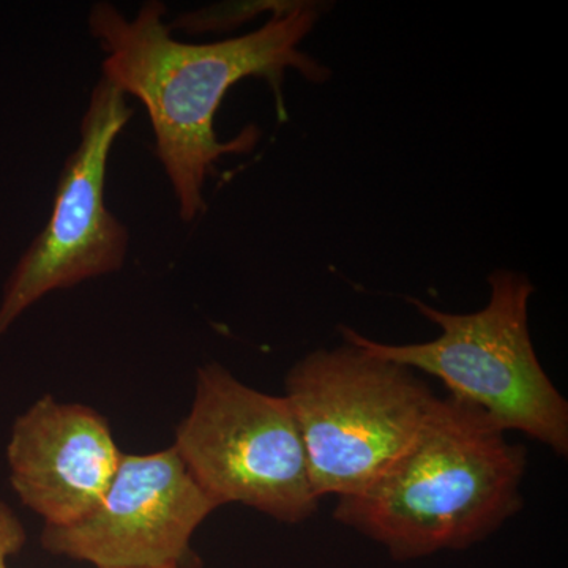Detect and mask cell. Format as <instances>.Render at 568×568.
Instances as JSON below:
<instances>
[{
    "mask_svg": "<svg viewBox=\"0 0 568 568\" xmlns=\"http://www.w3.org/2000/svg\"><path fill=\"white\" fill-rule=\"evenodd\" d=\"M321 11V3L294 2L257 31L194 44L174 39L159 0L145 2L133 20L111 3H93L88 22L108 54L103 78L148 110L155 153L173 185L182 222L192 223L204 212V183L215 163L227 153L252 151L260 138L253 126L233 141L216 138L213 121L231 88L245 78H264L280 93L287 69L312 82L331 77L327 67L301 50Z\"/></svg>",
    "mask_w": 568,
    "mask_h": 568,
    "instance_id": "cell-1",
    "label": "cell"
},
{
    "mask_svg": "<svg viewBox=\"0 0 568 568\" xmlns=\"http://www.w3.org/2000/svg\"><path fill=\"white\" fill-rule=\"evenodd\" d=\"M216 508L174 447L122 454L95 508L73 525L44 526L41 547L97 568H183L193 534Z\"/></svg>",
    "mask_w": 568,
    "mask_h": 568,
    "instance_id": "cell-7",
    "label": "cell"
},
{
    "mask_svg": "<svg viewBox=\"0 0 568 568\" xmlns=\"http://www.w3.org/2000/svg\"><path fill=\"white\" fill-rule=\"evenodd\" d=\"M160 568H179V567H160Z\"/></svg>",
    "mask_w": 568,
    "mask_h": 568,
    "instance_id": "cell-11",
    "label": "cell"
},
{
    "mask_svg": "<svg viewBox=\"0 0 568 568\" xmlns=\"http://www.w3.org/2000/svg\"><path fill=\"white\" fill-rule=\"evenodd\" d=\"M489 301L474 313H447L409 298L417 312L440 328L432 342L388 345L342 325L343 339L377 357L443 381L452 398L469 403L504 432L525 433L568 454V403L551 383L529 332L528 276L499 271L488 276Z\"/></svg>",
    "mask_w": 568,
    "mask_h": 568,
    "instance_id": "cell-3",
    "label": "cell"
},
{
    "mask_svg": "<svg viewBox=\"0 0 568 568\" xmlns=\"http://www.w3.org/2000/svg\"><path fill=\"white\" fill-rule=\"evenodd\" d=\"M26 540L21 519L6 503H0V568H9V559L21 551Z\"/></svg>",
    "mask_w": 568,
    "mask_h": 568,
    "instance_id": "cell-10",
    "label": "cell"
},
{
    "mask_svg": "<svg viewBox=\"0 0 568 568\" xmlns=\"http://www.w3.org/2000/svg\"><path fill=\"white\" fill-rule=\"evenodd\" d=\"M526 448L478 407L436 398L403 457L372 487L339 497L334 518L395 560L465 549L523 507Z\"/></svg>",
    "mask_w": 568,
    "mask_h": 568,
    "instance_id": "cell-2",
    "label": "cell"
},
{
    "mask_svg": "<svg viewBox=\"0 0 568 568\" xmlns=\"http://www.w3.org/2000/svg\"><path fill=\"white\" fill-rule=\"evenodd\" d=\"M173 447L219 507L242 504L286 525L316 514L321 497L290 403L245 386L215 362L197 372Z\"/></svg>",
    "mask_w": 568,
    "mask_h": 568,
    "instance_id": "cell-5",
    "label": "cell"
},
{
    "mask_svg": "<svg viewBox=\"0 0 568 568\" xmlns=\"http://www.w3.org/2000/svg\"><path fill=\"white\" fill-rule=\"evenodd\" d=\"M416 373L346 339L295 362L284 398L317 496L358 495L403 457L436 402Z\"/></svg>",
    "mask_w": 568,
    "mask_h": 568,
    "instance_id": "cell-4",
    "label": "cell"
},
{
    "mask_svg": "<svg viewBox=\"0 0 568 568\" xmlns=\"http://www.w3.org/2000/svg\"><path fill=\"white\" fill-rule=\"evenodd\" d=\"M121 457L99 410L50 395L14 420L7 446L13 491L54 528L73 525L95 508Z\"/></svg>",
    "mask_w": 568,
    "mask_h": 568,
    "instance_id": "cell-8",
    "label": "cell"
},
{
    "mask_svg": "<svg viewBox=\"0 0 568 568\" xmlns=\"http://www.w3.org/2000/svg\"><path fill=\"white\" fill-rule=\"evenodd\" d=\"M294 2L283 0H254V2H227L204 9L189 11L175 18L173 24L168 26L170 31H183L186 33L227 32L241 28L245 22L254 20L264 13H280L290 9Z\"/></svg>",
    "mask_w": 568,
    "mask_h": 568,
    "instance_id": "cell-9",
    "label": "cell"
},
{
    "mask_svg": "<svg viewBox=\"0 0 568 568\" xmlns=\"http://www.w3.org/2000/svg\"><path fill=\"white\" fill-rule=\"evenodd\" d=\"M126 95L97 82L82 115L80 144L63 164L47 226L11 272L0 304V336L44 295L121 271L129 252L125 224L106 205L108 162L132 119Z\"/></svg>",
    "mask_w": 568,
    "mask_h": 568,
    "instance_id": "cell-6",
    "label": "cell"
}]
</instances>
